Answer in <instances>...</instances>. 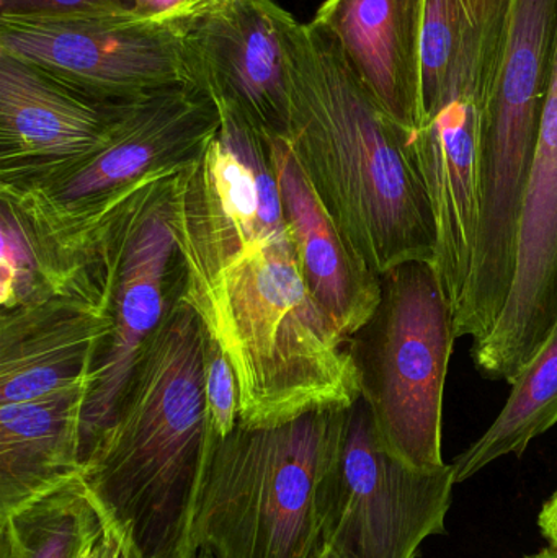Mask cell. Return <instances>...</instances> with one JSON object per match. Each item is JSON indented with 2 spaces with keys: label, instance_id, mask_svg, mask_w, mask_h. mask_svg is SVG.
<instances>
[{
  "label": "cell",
  "instance_id": "obj_1",
  "mask_svg": "<svg viewBox=\"0 0 557 558\" xmlns=\"http://www.w3.org/2000/svg\"><path fill=\"white\" fill-rule=\"evenodd\" d=\"M221 120L170 183L180 295L234 369L242 425L350 409L362 397L359 366L304 281L267 144Z\"/></svg>",
  "mask_w": 557,
  "mask_h": 558
},
{
  "label": "cell",
  "instance_id": "obj_2",
  "mask_svg": "<svg viewBox=\"0 0 557 558\" xmlns=\"http://www.w3.org/2000/svg\"><path fill=\"white\" fill-rule=\"evenodd\" d=\"M408 134L330 33L314 22L294 25L281 137L340 234L378 277L405 262H435L434 213L409 159Z\"/></svg>",
  "mask_w": 557,
  "mask_h": 558
},
{
  "label": "cell",
  "instance_id": "obj_3",
  "mask_svg": "<svg viewBox=\"0 0 557 558\" xmlns=\"http://www.w3.org/2000/svg\"><path fill=\"white\" fill-rule=\"evenodd\" d=\"M216 439L206 410L203 328L179 291L82 474L137 557L195 556L193 526Z\"/></svg>",
  "mask_w": 557,
  "mask_h": 558
},
{
  "label": "cell",
  "instance_id": "obj_4",
  "mask_svg": "<svg viewBox=\"0 0 557 558\" xmlns=\"http://www.w3.org/2000/svg\"><path fill=\"white\" fill-rule=\"evenodd\" d=\"M221 124V111L205 88H167L128 104L90 153L0 170V196L28 218L64 267L84 274L98 264L118 216L198 159Z\"/></svg>",
  "mask_w": 557,
  "mask_h": 558
},
{
  "label": "cell",
  "instance_id": "obj_5",
  "mask_svg": "<svg viewBox=\"0 0 557 558\" xmlns=\"http://www.w3.org/2000/svg\"><path fill=\"white\" fill-rule=\"evenodd\" d=\"M349 409L278 426H235L216 439L193 526L215 558H319L320 495L339 456Z\"/></svg>",
  "mask_w": 557,
  "mask_h": 558
},
{
  "label": "cell",
  "instance_id": "obj_6",
  "mask_svg": "<svg viewBox=\"0 0 557 558\" xmlns=\"http://www.w3.org/2000/svg\"><path fill=\"white\" fill-rule=\"evenodd\" d=\"M382 301L350 338L362 397L379 441L415 469L444 468L441 420L453 353V311L432 262L412 260L379 277Z\"/></svg>",
  "mask_w": 557,
  "mask_h": 558
},
{
  "label": "cell",
  "instance_id": "obj_7",
  "mask_svg": "<svg viewBox=\"0 0 557 558\" xmlns=\"http://www.w3.org/2000/svg\"><path fill=\"white\" fill-rule=\"evenodd\" d=\"M455 484L453 464L425 471L391 454L360 397L320 495L324 544L340 558H415L445 534Z\"/></svg>",
  "mask_w": 557,
  "mask_h": 558
},
{
  "label": "cell",
  "instance_id": "obj_8",
  "mask_svg": "<svg viewBox=\"0 0 557 558\" xmlns=\"http://www.w3.org/2000/svg\"><path fill=\"white\" fill-rule=\"evenodd\" d=\"M189 26L134 15L0 20V52L23 59L98 100L128 104L179 85H199Z\"/></svg>",
  "mask_w": 557,
  "mask_h": 558
},
{
  "label": "cell",
  "instance_id": "obj_9",
  "mask_svg": "<svg viewBox=\"0 0 557 558\" xmlns=\"http://www.w3.org/2000/svg\"><path fill=\"white\" fill-rule=\"evenodd\" d=\"M557 0H513L509 38L487 110L481 156L483 231H519L556 71Z\"/></svg>",
  "mask_w": 557,
  "mask_h": 558
},
{
  "label": "cell",
  "instance_id": "obj_10",
  "mask_svg": "<svg viewBox=\"0 0 557 558\" xmlns=\"http://www.w3.org/2000/svg\"><path fill=\"white\" fill-rule=\"evenodd\" d=\"M175 179V177H173ZM159 183L134 199L111 226L114 260V328L82 418V459L108 428L134 364L167 312L166 282L175 238L170 225L169 190Z\"/></svg>",
  "mask_w": 557,
  "mask_h": 558
},
{
  "label": "cell",
  "instance_id": "obj_11",
  "mask_svg": "<svg viewBox=\"0 0 557 558\" xmlns=\"http://www.w3.org/2000/svg\"><path fill=\"white\" fill-rule=\"evenodd\" d=\"M298 20L275 0H222L190 22L199 87L221 114L262 136H284L290 35Z\"/></svg>",
  "mask_w": 557,
  "mask_h": 558
},
{
  "label": "cell",
  "instance_id": "obj_12",
  "mask_svg": "<svg viewBox=\"0 0 557 558\" xmlns=\"http://www.w3.org/2000/svg\"><path fill=\"white\" fill-rule=\"evenodd\" d=\"M114 270L0 315V403L95 379L113 335Z\"/></svg>",
  "mask_w": 557,
  "mask_h": 558
},
{
  "label": "cell",
  "instance_id": "obj_13",
  "mask_svg": "<svg viewBox=\"0 0 557 558\" xmlns=\"http://www.w3.org/2000/svg\"><path fill=\"white\" fill-rule=\"evenodd\" d=\"M128 104L98 100L0 52V170L46 166L90 153L107 140Z\"/></svg>",
  "mask_w": 557,
  "mask_h": 558
},
{
  "label": "cell",
  "instance_id": "obj_14",
  "mask_svg": "<svg viewBox=\"0 0 557 558\" xmlns=\"http://www.w3.org/2000/svg\"><path fill=\"white\" fill-rule=\"evenodd\" d=\"M425 0H326L313 22L332 35L356 77L409 134L424 124Z\"/></svg>",
  "mask_w": 557,
  "mask_h": 558
},
{
  "label": "cell",
  "instance_id": "obj_15",
  "mask_svg": "<svg viewBox=\"0 0 557 558\" xmlns=\"http://www.w3.org/2000/svg\"><path fill=\"white\" fill-rule=\"evenodd\" d=\"M304 281L350 340L382 301V282L350 247L298 166L284 137L264 136Z\"/></svg>",
  "mask_w": 557,
  "mask_h": 558
},
{
  "label": "cell",
  "instance_id": "obj_16",
  "mask_svg": "<svg viewBox=\"0 0 557 558\" xmlns=\"http://www.w3.org/2000/svg\"><path fill=\"white\" fill-rule=\"evenodd\" d=\"M94 386L0 403V517L84 474L82 418Z\"/></svg>",
  "mask_w": 557,
  "mask_h": 558
},
{
  "label": "cell",
  "instance_id": "obj_17",
  "mask_svg": "<svg viewBox=\"0 0 557 558\" xmlns=\"http://www.w3.org/2000/svg\"><path fill=\"white\" fill-rule=\"evenodd\" d=\"M107 520L77 475L0 517V558H82Z\"/></svg>",
  "mask_w": 557,
  "mask_h": 558
},
{
  "label": "cell",
  "instance_id": "obj_18",
  "mask_svg": "<svg viewBox=\"0 0 557 558\" xmlns=\"http://www.w3.org/2000/svg\"><path fill=\"white\" fill-rule=\"evenodd\" d=\"M509 400L487 432L455 459L457 484L497 459L522 456L557 423V322L543 347L513 380Z\"/></svg>",
  "mask_w": 557,
  "mask_h": 558
},
{
  "label": "cell",
  "instance_id": "obj_19",
  "mask_svg": "<svg viewBox=\"0 0 557 558\" xmlns=\"http://www.w3.org/2000/svg\"><path fill=\"white\" fill-rule=\"evenodd\" d=\"M90 274H72L25 215L0 196V305L2 312L68 291Z\"/></svg>",
  "mask_w": 557,
  "mask_h": 558
},
{
  "label": "cell",
  "instance_id": "obj_20",
  "mask_svg": "<svg viewBox=\"0 0 557 558\" xmlns=\"http://www.w3.org/2000/svg\"><path fill=\"white\" fill-rule=\"evenodd\" d=\"M203 328V327H202ZM203 373L209 425L226 438L239 425V386L234 369L218 343L203 331Z\"/></svg>",
  "mask_w": 557,
  "mask_h": 558
},
{
  "label": "cell",
  "instance_id": "obj_21",
  "mask_svg": "<svg viewBox=\"0 0 557 558\" xmlns=\"http://www.w3.org/2000/svg\"><path fill=\"white\" fill-rule=\"evenodd\" d=\"M136 0H0L2 22H55L134 15Z\"/></svg>",
  "mask_w": 557,
  "mask_h": 558
},
{
  "label": "cell",
  "instance_id": "obj_22",
  "mask_svg": "<svg viewBox=\"0 0 557 558\" xmlns=\"http://www.w3.org/2000/svg\"><path fill=\"white\" fill-rule=\"evenodd\" d=\"M211 7V0H136L134 16L146 22L190 23Z\"/></svg>",
  "mask_w": 557,
  "mask_h": 558
},
{
  "label": "cell",
  "instance_id": "obj_23",
  "mask_svg": "<svg viewBox=\"0 0 557 558\" xmlns=\"http://www.w3.org/2000/svg\"><path fill=\"white\" fill-rule=\"evenodd\" d=\"M82 558H140L130 537L108 518L97 539L90 544Z\"/></svg>",
  "mask_w": 557,
  "mask_h": 558
},
{
  "label": "cell",
  "instance_id": "obj_24",
  "mask_svg": "<svg viewBox=\"0 0 557 558\" xmlns=\"http://www.w3.org/2000/svg\"><path fill=\"white\" fill-rule=\"evenodd\" d=\"M538 526L552 547H557V490L543 507L538 517Z\"/></svg>",
  "mask_w": 557,
  "mask_h": 558
},
{
  "label": "cell",
  "instance_id": "obj_25",
  "mask_svg": "<svg viewBox=\"0 0 557 558\" xmlns=\"http://www.w3.org/2000/svg\"><path fill=\"white\" fill-rule=\"evenodd\" d=\"M526 558H557V549H555V547H552V549L543 550V553L536 554V556Z\"/></svg>",
  "mask_w": 557,
  "mask_h": 558
},
{
  "label": "cell",
  "instance_id": "obj_26",
  "mask_svg": "<svg viewBox=\"0 0 557 558\" xmlns=\"http://www.w3.org/2000/svg\"><path fill=\"white\" fill-rule=\"evenodd\" d=\"M193 558H215L213 557V554L209 553V550L203 549V547H198L196 549L195 556Z\"/></svg>",
  "mask_w": 557,
  "mask_h": 558
},
{
  "label": "cell",
  "instance_id": "obj_27",
  "mask_svg": "<svg viewBox=\"0 0 557 558\" xmlns=\"http://www.w3.org/2000/svg\"><path fill=\"white\" fill-rule=\"evenodd\" d=\"M319 558H340L339 556H337L336 553H332V550L330 549H324L323 550V554H320Z\"/></svg>",
  "mask_w": 557,
  "mask_h": 558
},
{
  "label": "cell",
  "instance_id": "obj_28",
  "mask_svg": "<svg viewBox=\"0 0 557 558\" xmlns=\"http://www.w3.org/2000/svg\"><path fill=\"white\" fill-rule=\"evenodd\" d=\"M222 2V0H211L213 5H216V3Z\"/></svg>",
  "mask_w": 557,
  "mask_h": 558
},
{
  "label": "cell",
  "instance_id": "obj_29",
  "mask_svg": "<svg viewBox=\"0 0 557 558\" xmlns=\"http://www.w3.org/2000/svg\"><path fill=\"white\" fill-rule=\"evenodd\" d=\"M556 71H557V49H556Z\"/></svg>",
  "mask_w": 557,
  "mask_h": 558
},
{
  "label": "cell",
  "instance_id": "obj_30",
  "mask_svg": "<svg viewBox=\"0 0 557 558\" xmlns=\"http://www.w3.org/2000/svg\"><path fill=\"white\" fill-rule=\"evenodd\" d=\"M555 549H557V547H555Z\"/></svg>",
  "mask_w": 557,
  "mask_h": 558
}]
</instances>
